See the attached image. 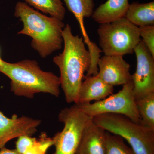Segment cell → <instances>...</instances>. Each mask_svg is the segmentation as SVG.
Here are the masks:
<instances>
[{"label": "cell", "instance_id": "obj_1", "mask_svg": "<svg viewBox=\"0 0 154 154\" xmlns=\"http://www.w3.org/2000/svg\"><path fill=\"white\" fill-rule=\"evenodd\" d=\"M62 36L63 51L54 57L53 61L60 72V87L66 101L76 104L85 72L91 66V55L83 37L73 35L69 24L65 26Z\"/></svg>", "mask_w": 154, "mask_h": 154}, {"label": "cell", "instance_id": "obj_2", "mask_svg": "<svg viewBox=\"0 0 154 154\" xmlns=\"http://www.w3.org/2000/svg\"><path fill=\"white\" fill-rule=\"evenodd\" d=\"M14 15L23 24L18 34L30 36L31 46L41 57L46 58L62 48L65 27L63 21L47 17L21 2L16 4Z\"/></svg>", "mask_w": 154, "mask_h": 154}, {"label": "cell", "instance_id": "obj_3", "mask_svg": "<svg viewBox=\"0 0 154 154\" xmlns=\"http://www.w3.org/2000/svg\"><path fill=\"white\" fill-rule=\"evenodd\" d=\"M0 72L11 80V90L16 96L32 99L35 94H48L58 97L60 77L42 70L36 61L26 59L15 63L4 61Z\"/></svg>", "mask_w": 154, "mask_h": 154}, {"label": "cell", "instance_id": "obj_4", "mask_svg": "<svg viewBox=\"0 0 154 154\" xmlns=\"http://www.w3.org/2000/svg\"><path fill=\"white\" fill-rule=\"evenodd\" d=\"M92 120L106 131L126 140L135 154H154V130L149 127L113 113L96 116Z\"/></svg>", "mask_w": 154, "mask_h": 154}, {"label": "cell", "instance_id": "obj_5", "mask_svg": "<svg viewBox=\"0 0 154 154\" xmlns=\"http://www.w3.org/2000/svg\"><path fill=\"white\" fill-rule=\"evenodd\" d=\"M97 32L99 46L105 55L123 56L132 54L141 40L138 27L125 17L100 24Z\"/></svg>", "mask_w": 154, "mask_h": 154}, {"label": "cell", "instance_id": "obj_6", "mask_svg": "<svg viewBox=\"0 0 154 154\" xmlns=\"http://www.w3.org/2000/svg\"><path fill=\"white\" fill-rule=\"evenodd\" d=\"M92 119L75 104L61 110L58 119L64 127L52 138L55 148L54 154H76L84 130Z\"/></svg>", "mask_w": 154, "mask_h": 154}, {"label": "cell", "instance_id": "obj_7", "mask_svg": "<svg viewBox=\"0 0 154 154\" xmlns=\"http://www.w3.org/2000/svg\"><path fill=\"white\" fill-rule=\"evenodd\" d=\"M132 80L122 85L116 94L94 103L75 104L84 113L93 118L105 113L124 115L136 123L143 124L138 112L133 92Z\"/></svg>", "mask_w": 154, "mask_h": 154}, {"label": "cell", "instance_id": "obj_8", "mask_svg": "<svg viewBox=\"0 0 154 154\" xmlns=\"http://www.w3.org/2000/svg\"><path fill=\"white\" fill-rule=\"evenodd\" d=\"M134 52L137 58V68L131 75V80L136 101L154 93V57L142 40Z\"/></svg>", "mask_w": 154, "mask_h": 154}, {"label": "cell", "instance_id": "obj_9", "mask_svg": "<svg viewBox=\"0 0 154 154\" xmlns=\"http://www.w3.org/2000/svg\"><path fill=\"white\" fill-rule=\"evenodd\" d=\"M41 122L39 119L16 114L9 118L0 110V149L5 147L11 140L23 136L33 135Z\"/></svg>", "mask_w": 154, "mask_h": 154}, {"label": "cell", "instance_id": "obj_10", "mask_svg": "<svg viewBox=\"0 0 154 154\" xmlns=\"http://www.w3.org/2000/svg\"><path fill=\"white\" fill-rule=\"evenodd\" d=\"M98 75L110 85H123L131 80L130 66L121 56L104 55L98 61Z\"/></svg>", "mask_w": 154, "mask_h": 154}, {"label": "cell", "instance_id": "obj_11", "mask_svg": "<svg viewBox=\"0 0 154 154\" xmlns=\"http://www.w3.org/2000/svg\"><path fill=\"white\" fill-rule=\"evenodd\" d=\"M106 132L92 119L84 130L76 154H106Z\"/></svg>", "mask_w": 154, "mask_h": 154}, {"label": "cell", "instance_id": "obj_12", "mask_svg": "<svg viewBox=\"0 0 154 154\" xmlns=\"http://www.w3.org/2000/svg\"><path fill=\"white\" fill-rule=\"evenodd\" d=\"M84 78L85 80L80 87L76 104L100 101L113 94L114 87L105 82L98 75L85 76Z\"/></svg>", "mask_w": 154, "mask_h": 154}, {"label": "cell", "instance_id": "obj_13", "mask_svg": "<svg viewBox=\"0 0 154 154\" xmlns=\"http://www.w3.org/2000/svg\"><path fill=\"white\" fill-rule=\"evenodd\" d=\"M128 0H107L94 11L92 18L102 24L125 17L129 6Z\"/></svg>", "mask_w": 154, "mask_h": 154}, {"label": "cell", "instance_id": "obj_14", "mask_svg": "<svg viewBox=\"0 0 154 154\" xmlns=\"http://www.w3.org/2000/svg\"><path fill=\"white\" fill-rule=\"evenodd\" d=\"M125 17L138 27L154 25V1L130 4Z\"/></svg>", "mask_w": 154, "mask_h": 154}, {"label": "cell", "instance_id": "obj_15", "mask_svg": "<svg viewBox=\"0 0 154 154\" xmlns=\"http://www.w3.org/2000/svg\"><path fill=\"white\" fill-rule=\"evenodd\" d=\"M67 8L74 15L79 22L84 42L90 44L91 39L88 36L84 24L85 18L92 17L95 7L94 0H63Z\"/></svg>", "mask_w": 154, "mask_h": 154}, {"label": "cell", "instance_id": "obj_16", "mask_svg": "<svg viewBox=\"0 0 154 154\" xmlns=\"http://www.w3.org/2000/svg\"><path fill=\"white\" fill-rule=\"evenodd\" d=\"M30 7L41 11L44 14H49L63 21L66 14V9L62 0H24Z\"/></svg>", "mask_w": 154, "mask_h": 154}, {"label": "cell", "instance_id": "obj_17", "mask_svg": "<svg viewBox=\"0 0 154 154\" xmlns=\"http://www.w3.org/2000/svg\"><path fill=\"white\" fill-rule=\"evenodd\" d=\"M37 142L29 136L20 138L18 142V150L22 154H45L48 148L53 145L52 138H46Z\"/></svg>", "mask_w": 154, "mask_h": 154}, {"label": "cell", "instance_id": "obj_18", "mask_svg": "<svg viewBox=\"0 0 154 154\" xmlns=\"http://www.w3.org/2000/svg\"><path fill=\"white\" fill-rule=\"evenodd\" d=\"M135 102L143 124L154 130V93Z\"/></svg>", "mask_w": 154, "mask_h": 154}, {"label": "cell", "instance_id": "obj_19", "mask_svg": "<svg viewBox=\"0 0 154 154\" xmlns=\"http://www.w3.org/2000/svg\"><path fill=\"white\" fill-rule=\"evenodd\" d=\"M106 131V154H135L122 137Z\"/></svg>", "mask_w": 154, "mask_h": 154}, {"label": "cell", "instance_id": "obj_20", "mask_svg": "<svg viewBox=\"0 0 154 154\" xmlns=\"http://www.w3.org/2000/svg\"><path fill=\"white\" fill-rule=\"evenodd\" d=\"M143 42L154 57V25L138 27Z\"/></svg>", "mask_w": 154, "mask_h": 154}, {"label": "cell", "instance_id": "obj_21", "mask_svg": "<svg viewBox=\"0 0 154 154\" xmlns=\"http://www.w3.org/2000/svg\"><path fill=\"white\" fill-rule=\"evenodd\" d=\"M0 154H22L18 152L16 149H10L5 147L0 149Z\"/></svg>", "mask_w": 154, "mask_h": 154}, {"label": "cell", "instance_id": "obj_22", "mask_svg": "<svg viewBox=\"0 0 154 154\" xmlns=\"http://www.w3.org/2000/svg\"><path fill=\"white\" fill-rule=\"evenodd\" d=\"M4 60H3L2 59V57H1V51H0V66L2 65V64L3 63H4Z\"/></svg>", "mask_w": 154, "mask_h": 154}]
</instances>
